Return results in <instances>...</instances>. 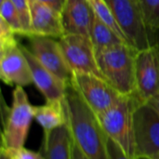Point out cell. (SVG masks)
I'll list each match as a JSON object with an SVG mask.
<instances>
[{
  "label": "cell",
  "instance_id": "6da1fadb",
  "mask_svg": "<svg viewBox=\"0 0 159 159\" xmlns=\"http://www.w3.org/2000/svg\"><path fill=\"white\" fill-rule=\"evenodd\" d=\"M64 106L73 141L85 157L88 159H109L107 136L96 114L71 83L67 86Z\"/></svg>",
  "mask_w": 159,
  "mask_h": 159
},
{
  "label": "cell",
  "instance_id": "7a4b0ae2",
  "mask_svg": "<svg viewBox=\"0 0 159 159\" xmlns=\"http://www.w3.org/2000/svg\"><path fill=\"white\" fill-rule=\"evenodd\" d=\"M138 50L127 43L96 52L102 77L121 95L135 93V60Z\"/></svg>",
  "mask_w": 159,
  "mask_h": 159
},
{
  "label": "cell",
  "instance_id": "3957f363",
  "mask_svg": "<svg viewBox=\"0 0 159 159\" xmlns=\"http://www.w3.org/2000/svg\"><path fill=\"white\" fill-rule=\"evenodd\" d=\"M137 102L138 99L134 94L122 95L111 108L97 115L105 135L117 143L131 159H135L134 113Z\"/></svg>",
  "mask_w": 159,
  "mask_h": 159
},
{
  "label": "cell",
  "instance_id": "277c9868",
  "mask_svg": "<svg viewBox=\"0 0 159 159\" xmlns=\"http://www.w3.org/2000/svg\"><path fill=\"white\" fill-rule=\"evenodd\" d=\"M34 107L29 102L22 87H15L12 93V104L7 110L3 123L1 149L7 152L24 147L32 121L34 119Z\"/></svg>",
  "mask_w": 159,
  "mask_h": 159
},
{
  "label": "cell",
  "instance_id": "5b68a950",
  "mask_svg": "<svg viewBox=\"0 0 159 159\" xmlns=\"http://www.w3.org/2000/svg\"><path fill=\"white\" fill-rule=\"evenodd\" d=\"M129 44L142 50L156 44L155 35L148 30L138 0H105Z\"/></svg>",
  "mask_w": 159,
  "mask_h": 159
},
{
  "label": "cell",
  "instance_id": "8992f818",
  "mask_svg": "<svg viewBox=\"0 0 159 159\" xmlns=\"http://www.w3.org/2000/svg\"><path fill=\"white\" fill-rule=\"evenodd\" d=\"M135 159H154L159 155V113L138 100L134 113Z\"/></svg>",
  "mask_w": 159,
  "mask_h": 159
},
{
  "label": "cell",
  "instance_id": "52a82bcc",
  "mask_svg": "<svg viewBox=\"0 0 159 159\" xmlns=\"http://www.w3.org/2000/svg\"><path fill=\"white\" fill-rule=\"evenodd\" d=\"M70 83L96 116L111 108L122 96L104 78L95 75L73 73Z\"/></svg>",
  "mask_w": 159,
  "mask_h": 159
},
{
  "label": "cell",
  "instance_id": "ba28073f",
  "mask_svg": "<svg viewBox=\"0 0 159 159\" xmlns=\"http://www.w3.org/2000/svg\"><path fill=\"white\" fill-rule=\"evenodd\" d=\"M59 43L73 73L91 74L102 77L98 66L95 48L89 36L64 34L59 39Z\"/></svg>",
  "mask_w": 159,
  "mask_h": 159
},
{
  "label": "cell",
  "instance_id": "9c48e42d",
  "mask_svg": "<svg viewBox=\"0 0 159 159\" xmlns=\"http://www.w3.org/2000/svg\"><path fill=\"white\" fill-rule=\"evenodd\" d=\"M159 93V50L157 44L138 50L135 60V93L147 102Z\"/></svg>",
  "mask_w": 159,
  "mask_h": 159
},
{
  "label": "cell",
  "instance_id": "30bf717a",
  "mask_svg": "<svg viewBox=\"0 0 159 159\" xmlns=\"http://www.w3.org/2000/svg\"><path fill=\"white\" fill-rule=\"evenodd\" d=\"M0 77L9 86L23 88L33 83L29 62L15 38L0 43Z\"/></svg>",
  "mask_w": 159,
  "mask_h": 159
},
{
  "label": "cell",
  "instance_id": "8fae6325",
  "mask_svg": "<svg viewBox=\"0 0 159 159\" xmlns=\"http://www.w3.org/2000/svg\"><path fill=\"white\" fill-rule=\"evenodd\" d=\"M29 37L31 43L29 50L34 58L44 67L69 84L73 72L66 61L59 41L48 36L31 35Z\"/></svg>",
  "mask_w": 159,
  "mask_h": 159
},
{
  "label": "cell",
  "instance_id": "7c38bea8",
  "mask_svg": "<svg viewBox=\"0 0 159 159\" xmlns=\"http://www.w3.org/2000/svg\"><path fill=\"white\" fill-rule=\"evenodd\" d=\"M61 16L64 34L90 37L96 15L88 0H66Z\"/></svg>",
  "mask_w": 159,
  "mask_h": 159
},
{
  "label": "cell",
  "instance_id": "4fadbf2b",
  "mask_svg": "<svg viewBox=\"0 0 159 159\" xmlns=\"http://www.w3.org/2000/svg\"><path fill=\"white\" fill-rule=\"evenodd\" d=\"M21 48L29 62L33 83L43 94L47 102H61L65 98L68 84L44 67L25 47Z\"/></svg>",
  "mask_w": 159,
  "mask_h": 159
},
{
  "label": "cell",
  "instance_id": "5bb4252c",
  "mask_svg": "<svg viewBox=\"0 0 159 159\" xmlns=\"http://www.w3.org/2000/svg\"><path fill=\"white\" fill-rule=\"evenodd\" d=\"M32 35L61 38L64 35L61 13L50 7L30 0Z\"/></svg>",
  "mask_w": 159,
  "mask_h": 159
},
{
  "label": "cell",
  "instance_id": "9a60e30c",
  "mask_svg": "<svg viewBox=\"0 0 159 159\" xmlns=\"http://www.w3.org/2000/svg\"><path fill=\"white\" fill-rule=\"evenodd\" d=\"M41 153L45 159H73V137L68 122L44 132Z\"/></svg>",
  "mask_w": 159,
  "mask_h": 159
},
{
  "label": "cell",
  "instance_id": "2e32d148",
  "mask_svg": "<svg viewBox=\"0 0 159 159\" xmlns=\"http://www.w3.org/2000/svg\"><path fill=\"white\" fill-rule=\"evenodd\" d=\"M34 120L42 127L44 132L51 131L67 123L64 100L61 102H47L34 107Z\"/></svg>",
  "mask_w": 159,
  "mask_h": 159
},
{
  "label": "cell",
  "instance_id": "e0dca14e",
  "mask_svg": "<svg viewBox=\"0 0 159 159\" xmlns=\"http://www.w3.org/2000/svg\"><path fill=\"white\" fill-rule=\"evenodd\" d=\"M90 38L92 40L96 52L118 44L127 43L109 25L103 22L97 16L94 20Z\"/></svg>",
  "mask_w": 159,
  "mask_h": 159
},
{
  "label": "cell",
  "instance_id": "ac0fdd59",
  "mask_svg": "<svg viewBox=\"0 0 159 159\" xmlns=\"http://www.w3.org/2000/svg\"><path fill=\"white\" fill-rule=\"evenodd\" d=\"M88 1H89V5L91 6L95 15L99 19H101L103 22H105L107 25H109L122 39H124L127 43L129 44L128 38L126 37V35L124 34V33L118 26L117 22L116 21V20L109 8V6L107 5L105 0H88Z\"/></svg>",
  "mask_w": 159,
  "mask_h": 159
},
{
  "label": "cell",
  "instance_id": "d6986e66",
  "mask_svg": "<svg viewBox=\"0 0 159 159\" xmlns=\"http://www.w3.org/2000/svg\"><path fill=\"white\" fill-rule=\"evenodd\" d=\"M148 30L156 35L159 32V0H138Z\"/></svg>",
  "mask_w": 159,
  "mask_h": 159
},
{
  "label": "cell",
  "instance_id": "ffe728a7",
  "mask_svg": "<svg viewBox=\"0 0 159 159\" xmlns=\"http://www.w3.org/2000/svg\"><path fill=\"white\" fill-rule=\"evenodd\" d=\"M0 18L3 19L18 34H24L17 9L10 0H0Z\"/></svg>",
  "mask_w": 159,
  "mask_h": 159
},
{
  "label": "cell",
  "instance_id": "44dd1931",
  "mask_svg": "<svg viewBox=\"0 0 159 159\" xmlns=\"http://www.w3.org/2000/svg\"><path fill=\"white\" fill-rule=\"evenodd\" d=\"M14 5L20 16L21 25L23 28L24 35H32V24H31V8L30 0H10Z\"/></svg>",
  "mask_w": 159,
  "mask_h": 159
},
{
  "label": "cell",
  "instance_id": "7402d4cb",
  "mask_svg": "<svg viewBox=\"0 0 159 159\" xmlns=\"http://www.w3.org/2000/svg\"><path fill=\"white\" fill-rule=\"evenodd\" d=\"M7 153L10 155L12 159H45L41 152H34L25 147H22L17 151H11Z\"/></svg>",
  "mask_w": 159,
  "mask_h": 159
},
{
  "label": "cell",
  "instance_id": "603a6c76",
  "mask_svg": "<svg viewBox=\"0 0 159 159\" xmlns=\"http://www.w3.org/2000/svg\"><path fill=\"white\" fill-rule=\"evenodd\" d=\"M107 148H108V156L109 159H131L129 158L124 151L120 148V146L116 143L113 140L107 137Z\"/></svg>",
  "mask_w": 159,
  "mask_h": 159
},
{
  "label": "cell",
  "instance_id": "cb8c5ba5",
  "mask_svg": "<svg viewBox=\"0 0 159 159\" xmlns=\"http://www.w3.org/2000/svg\"><path fill=\"white\" fill-rule=\"evenodd\" d=\"M15 34H16L12 28L3 19L0 18V43L14 39Z\"/></svg>",
  "mask_w": 159,
  "mask_h": 159
},
{
  "label": "cell",
  "instance_id": "d4e9b609",
  "mask_svg": "<svg viewBox=\"0 0 159 159\" xmlns=\"http://www.w3.org/2000/svg\"><path fill=\"white\" fill-rule=\"evenodd\" d=\"M34 1L45 4V5L50 7L51 8L55 9L56 11L61 13V10L63 8V6H64L66 0H34Z\"/></svg>",
  "mask_w": 159,
  "mask_h": 159
},
{
  "label": "cell",
  "instance_id": "484cf974",
  "mask_svg": "<svg viewBox=\"0 0 159 159\" xmlns=\"http://www.w3.org/2000/svg\"><path fill=\"white\" fill-rule=\"evenodd\" d=\"M73 159H88L73 141Z\"/></svg>",
  "mask_w": 159,
  "mask_h": 159
},
{
  "label": "cell",
  "instance_id": "4316f807",
  "mask_svg": "<svg viewBox=\"0 0 159 159\" xmlns=\"http://www.w3.org/2000/svg\"><path fill=\"white\" fill-rule=\"evenodd\" d=\"M149 102L157 112L159 113V93H157L155 97H153L149 102Z\"/></svg>",
  "mask_w": 159,
  "mask_h": 159
},
{
  "label": "cell",
  "instance_id": "83f0119b",
  "mask_svg": "<svg viewBox=\"0 0 159 159\" xmlns=\"http://www.w3.org/2000/svg\"><path fill=\"white\" fill-rule=\"evenodd\" d=\"M0 159H12L10 155L4 149H0Z\"/></svg>",
  "mask_w": 159,
  "mask_h": 159
},
{
  "label": "cell",
  "instance_id": "f1b7e54d",
  "mask_svg": "<svg viewBox=\"0 0 159 159\" xmlns=\"http://www.w3.org/2000/svg\"><path fill=\"white\" fill-rule=\"evenodd\" d=\"M157 34H158V36H157V38H156V44H157V46L159 50V32L157 33Z\"/></svg>",
  "mask_w": 159,
  "mask_h": 159
},
{
  "label": "cell",
  "instance_id": "f546056e",
  "mask_svg": "<svg viewBox=\"0 0 159 159\" xmlns=\"http://www.w3.org/2000/svg\"><path fill=\"white\" fill-rule=\"evenodd\" d=\"M154 159H159V155L158 156H157V157H155V158Z\"/></svg>",
  "mask_w": 159,
  "mask_h": 159
}]
</instances>
